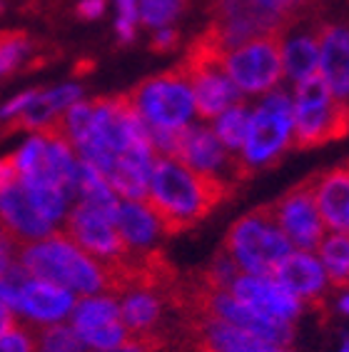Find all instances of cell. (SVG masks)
I'll return each instance as SVG.
<instances>
[{
	"label": "cell",
	"mask_w": 349,
	"mask_h": 352,
	"mask_svg": "<svg viewBox=\"0 0 349 352\" xmlns=\"http://www.w3.org/2000/svg\"><path fill=\"white\" fill-rule=\"evenodd\" d=\"M235 185L205 175L172 157H157L142 205L155 215L162 232L177 235L202 223L217 205L232 195Z\"/></svg>",
	"instance_id": "1"
},
{
	"label": "cell",
	"mask_w": 349,
	"mask_h": 352,
	"mask_svg": "<svg viewBox=\"0 0 349 352\" xmlns=\"http://www.w3.org/2000/svg\"><path fill=\"white\" fill-rule=\"evenodd\" d=\"M21 265L35 280H47L80 295H110L105 265L93 260L63 232H50L43 240L21 245Z\"/></svg>",
	"instance_id": "2"
},
{
	"label": "cell",
	"mask_w": 349,
	"mask_h": 352,
	"mask_svg": "<svg viewBox=\"0 0 349 352\" xmlns=\"http://www.w3.org/2000/svg\"><path fill=\"white\" fill-rule=\"evenodd\" d=\"M349 135V102L337 100L324 78L312 73L297 82L292 100V145L300 150Z\"/></svg>",
	"instance_id": "3"
},
{
	"label": "cell",
	"mask_w": 349,
	"mask_h": 352,
	"mask_svg": "<svg viewBox=\"0 0 349 352\" xmlns=\"http://www.w3.org/2000/svg\"><path fill=\"white\" fill-rule=\"evenodd\" d=\"M222 250L242 275H272L275 265L287 255L289 240L282 235L269 205L247 212L229 228Z\"/></svg>",
	"instance_id": "4"
},
{
	"label": "cell",
	"mask_w": 349,
	"mask_h": 352,
	"mask_svg": "<svg viewBox=\"0 0 349 352\" xmlns=\"http://www.w3.org/2000/svg\"><path fill=\"white\" fill-rule=\"evenodd\" d=\"M292 145V100L284 93L269 95L249 116V130L242 145L240 165L245 175L275 163Z\"/></svg>",
	"instance_id": "5"
},
{
	"label": "cell",
	"mask_w": 349,
	"mask_h": 352,
	"mask_svg": "<svg viewBox=\"0 0 349 352\" xmlns=\"http://www.w3.org/2000/svg\"><path fill=\"white\" fill-rule=\"evenodd\" d=\"M222 68L237 90L267 93L284 73V33L260 35L229 47L222 58Z\"/></svg>",
	"instance_id": "6"
},
{
	"label": "cell",
	"mask_w": 349,
	"mask_h": 352,
	"mask_svg": "<svg viewBox=\"0 0 349 352\" xmlns=\"http://www.w3.org/2000/svg\"><path fill=\"white\" fill-rule=\"evenodd\" d=\"M128 98L142 122L155 128H185L195 113L192 90L180 68L142 80Z\"/></svg>",
	"instance_id": "7"
},
{
	"label": "cell",
	"mask_w": 349,
	"mask_h": 352,
	"mask_svg": "<svg viewBox=\"0 0 349 352\" xmlns=\"http://www.w3.org/2000/svg\"><path fill=\"white\" fill-rule=\"evenodd\" d=\"M65 235L82 252H87L90 258L105 267L125 263L130 255L128 245L115 225V212L102 210L98 205L82 203V200L67 215Z\"/></svg>",
	"instance_id": "8"
},
{
	"label": "cell",
	"mask_w": 349,
	"mask_h": 352,
	"mask_svg": "<svg viewBox=\"0 0 349 352\" xmlns=\"http://www.w3.org/2000/svg\"><path fill=\"white\" fill-rule=\"evenodd\" d=\"M287 23L257 0H210V25L225 50L269 33H284Z\"/></svg>",
	"instance_id": "9"
},
{
	"label": "cell",
	"mask_w": 349,
	"mask_h": 352,
	"mask_svg": "<svg viewBox=\"0 0 349 352\" xmlns=\"http://www.w3.org/2000/svg\"><path fill=\"white\" fill-rule=\"evenodd\" d=\"M269 210L275 215V223L280 225L282 235L289 240V245H295L304 252L319 248L324 237V223L317 210L309 177L287 190L277 203H269Z\"/></svg>",
	"instance_id": "10"
},
{
	"label": "cell",
	"mask_w": 349,
	"mask_h": 352,
	"mask_svg": "<svg viewBox=\"0 0 349 352\" xmlns=\"http://www.w3.org/2000/svg\"><path fill=\"white\" fill-rule=\"evenodd\" d=\"M172 160H180L182 165L205 173V175H215L225 183L235 185V180H245V170L240 165V157H229V150L217 140V135L207 128H185L180 130L177 145H174Z\"/></svg>",
	"instance_id": "11"
},
{
	"label": "cell",
	"mask_w": 349,
	"mask_h": 352,
	"mask_svg": "<svg viewBox=\"0 0 349 352\" xmlns=\"http://www.w3.org/2000/svg\"><path fill=\"white\" fill-rule=\"evenodd\" d=\"M73 330L82 345L98 352L120 350L128 340V330L120 320V307L110 295L85 298L73 310Z\"/></svg>",
	"instance_id": "12"
},
{
	"label": "cell",
	"mask_w": 349,
	"mask_h": 352,
	"mask_svg": "<svg viewBox=\"0 0 349 352\" xmlns=\"http://www.w3.org/2000/svg\"><path fill=\"white\" fill-rule=\"evenodd\" d=\"M0 225L18 243H35L53 232V223L38 210L21 177L0 188Z\"/></svg>",
	"instance_id": "13"
},
{
	"label": "cell",
	"mask_w": 349,
	"mask_h": 352,
	"mask_svg": "<svg viewBox=\"0 0 349 352\" xmlns=\"http://www.w3.org/2000/svg\"><path fill=\"white\" fill-rule=\"evenodd\" d=\"M229 292L245 305L272 320L292 322V318H297V312H300V300L267 275H240L232 283Z\"/></svg>",
	"instance_id": "14"
},
{
	"label": "cell",
	"mask_w": 349,
	"mask_h": 352,
	"mask_svg": "<svg viewBox=\"0 0 349 352\" xmlns=\"http://www.w3.org/2000/svg\"><path fill=\"white\" fill-rule=\"evenodd\" d=\"M309 183L324 228L332 232H349V163L309 175Z\"/></svg>",
	"instance_id": "15"
},
{
	"label": "cell",
	"mask_w": 349,
	"mask_h": 352,
	"mask_svg": "<svg viewBox=\"0 0 349 352\" xmlns=\"http://www.w3.org/2000/svg\"><path fill=\"white\" fill-rule=\"evenodd\" d=\"M319 75L337 100L349 102V30L339 25H322L317 33Z\"/></svg>",
	"instance_id": "16"
},
{
	"label": "cell",
	"mask_w": 349,
	"mask_h": 352,
	"mask_svg": "<svg viewBox=\"0 0 349 352\" xmlns=\"http://www.w3.org/2000/svg\"><path fill=\"white\" fill-rule=\"evenodd\" d=\"M269 278L277 280L297 300H312V302L322 300L324 285H327V275H324L322 263L304 250L287 252L275 265V270H272Z\"/></svg>",
	"instance_id": "17"
},
{
	"label": "cell",
	"mask_w": 349,
	"mask_h": 352,
	"mask_svg": "<svg viewBox=\"0 0 349 352\" xmlns=\"http://www.w3.org/2000/svg\"><path fill=\"white\" fill-rule=\"evenodd\" d=\"M120 320L128 335H153L162 330V310L168 298L153 287H128L120 295ZM170 307V305H168Z\"/></svg>",
	"instance_id": "18"
},
{
	"label": "cell",
	"mask_w": 349,
	"mask_h": 352,
	"mask_svg": "<svg viewBox=\"0 0 349 352\" xmlns=\"http://www.w3.org/2000/svg\"><path fill=\"white\" fill-rule=\"evenodd\" d=\"M82 95V90L78 85H63L55 90H38V95L33 98V102L27 105L23 113L13 118V120L3 122V133H15V130H41L43 125H47L50 120L65 113L73 102H78V98Z\"/></svg>",
	"instance_id": "19"
},
{
	"label": "cell",
	"mask_w": 349,
	"mask_h": 352,
	"mask_svg": "<svg viewBox=\"0 0 349 352\" xmlns=\"http://www.w3.org/2000/svg\"><path fill=\"white\" fill-rule=\"evenodd\" d=\"M73 307L75 298L70 290L47 283V280H27L18 312H25L27 318L38 320V322H58Z\"/></svg>",
	"instance_id": "20"
},
{
	"label": "cell",
	"mask_w": 349,
	"mask_h": 352,
	"mask_svg": "<svg viewBox=\"0 0 349 352\" xmlns=\"http://www.w3.org/2000/svg\"><path fill=\"white\" fill-rule=\"evenodd\" d=\"M115 225H117V230H120L130 252L153 250L157 232H160V225H157L153 212L142 203H135V200H120L117 203Z\"/></svg>",
	"instance_id": "21"
},
{
	"label": "cell",
	"mask_w": 349,
	"mask_h": 352,
	"mask_svg": "<svg viewBox=\"0 0 349 352\" xmlns=\"http://www.w3.org/2000/svg\"><path fill=\"white\" fill-rule=\"evenodd\" d=\"M319 263L335 287H349V232H332L319 243Z\"/></svg>",
	"instance_id": "22"
},
{
	"label": "cell",
	"mask_w": 349,
	"mask_h": 352,
	"mask_svg": "<svg viewBox=\"0 0 349 352\" xmlns=\"http://www.w3.org/2000/svg\"><path fill=\"white\" fill-rule=\"evenodd\" d=\"M319 65V47H317V35H302L284 45V73L292 80H304L312 73H317Z\"/></svg>",
	"instance_id": "23"
},
{
	"label": "cell",
	"mask_w": 349,
	"mask_h": 352,
	"mask_svg": "<svg viewBox=\"0 0 349 352\" xmlns=\"http://www.w3.org/2000/svg\"><path fill=\"white\" fill-rule=\"evenodd\" d=\"M247 130H249V113L247 108H242V105H232L227 108L225 113L215 118V133L217 140L229 150V153H235V150H242L245 145V138H247Z\"/></svg>",
	"instance_id": "24"
},
{
	"label": "cell",
	"mask_w": 349,
	"mask_h": 352,
	"mask_svg": "<svg viewBox=\"0 0 349 352\" xmlns=\"http://www.w3.org/2000/svg\"><path fill=\"white\" fill-rule=\"evenodd\" d=\"M30 53V38L23 30L0 33V78L15 70Z\"/></svg>",
	"instance_id": "25"
},
{
	"label": "cell",
	"mask_w": 349,
	"mask_h": 352,
	"mask_svg": "<svg viewBox=\"0 0 349 352\" xmlns=\"http://www.w3.org/2000/svg\"><path fill=\"white\" fill-rule=\"evenodd\" d=\"M188 0H137V15L148 28H165L182 13Z\"/></svg>",
	"instance_id": "26"
},
{
	"label": "cell",
	"mask_w": 349,
	"mask_h": 352,
	"mask_svg": "<svg viewBox=\"0 0 349 352\" xmlns=\"http://www.w3.org/2000/svg\"><path fill=\"white\" fill-rule=\"evenodd\" d=\"M257 3L262 8H267L269 13L280 15L287 25H292V23L302 21V18L315 15L322 8L324 0H257Z\"/></svg>",
	"instance_id": "27"
},
{
	"label": "cell",
	"mask_w": 349,
	"mask_h": 352,
	"mask_svg": "<svg viewBox=\"0 0 349 352\" xmlns=\"http://www.w3.org/2000/svg\"><path fill=\"white\" fill-rule=\"evenodd\" d=\"M30 272L23 265H10L5 272H0V302H5L10 310H21L23 290L27 285Z\"/></svg>",
	"instance_id": "28"
},
{
	"label": "cell",
	"mask_w": 349,
	"mask_h": 352,
	"mask_svg": "<svg viewBox=\"0 0 349 352\" xmlns=\"http://www.w3.org/2000/svg\"><path fill=\"white\" fill-rule=\"evenodd\" d=\"M41 345H43V352H75V350H80L82 342H80V338L75 335L73 327L55 325V327L43 330Z\"/></svg>",
	"instance_id": "29"
},
{
	"label": "cell",
	"mask_w": 349,
	"mask_h": 352,
	"mask_svg": "<svg viewBox=\"0 0 349 352\" xmlns=\"http://www.w3.org/2000/svg\"><path fill=\"white\" fill-rule=\"evenodd\" d=\"M35 347L38 342H35L33 332L25 327H10L0 335V352H35Z\"/></svg>",
	"instance_id": "30"
},
{
	"label": "cell",
	"mask_w": 349,
	"mask_h": 352,
	"mask_svg": "<svg viewBox=\"0 0 349 352\" xmlns=\"http://www.w3.org/2000/svg\"><path fill=\"white\" fill-rule=\"evenodd\" d=\"M120 18H117V35L122 43H130L135 35V21H137V0H115Z\"/></svg>",
	"instance_id": "31"
},
{
	"label": "cell",
	"mask_w": 349,
	"mask_h": 352,
	"mask_svg": "<svg viewBox=\"0 0 349 352\" xmlns=\"http://www.w3.org/2000/svg\"><path fill=\"white\" fill-rule=\"evenodd\" d=\"M15 252H21V243L0 225V272H5L13 265Z\"/></svg>",
	"instance_id": "32"
},
{
	"label": "cell",
	"mask_w": 349,
	"mask_h": 352,
	"mask_svg": "<svg viewBox=\"0 0 349 352\" xmlns=\"http://www.w3.org/2000/svg\"><path fill=\"white\" fill-rule=\"evenodd\" d=\"M174 45H177V33H174V30H168V28H162L153 41V50H157V53H168V50H172Z\"/></svg>",
	"instance_id": "33"
},
{
	"label": "cell",
	"mask_w": 349,
	"mask_h": 352,
	"mask_svg": "<svg viewBox=\"0 0 349 352\" xmlns=\"http://www.w3.org/2000/svg\"><path fill=\"white\" fill-rule=\"evenodd\" d=\"M102 10H105V0H82L80 6H78V13H80V18H87V21L100 18Z\"/></svg>",
	"instance_id": "34"
},
{
	"label": "cell",
	"mask_w": 349,
	"mask_h": 352,
	"mask_svg": "<svg viewBox=\"0 0 349 352\" xmlns=\"http://www.w3.org/2000/svg\"><path fill=\"white\" fill-rule=\"evenodd\" d=\"M10 327H15L13 310H10L5 302H0V335H3V332H8Z\"/></svg>",
	"instance_id": "35"
},
{
	"label": "cell",
	"mask_w": 349,
	"mask_h": 352,
	"mask_svg": "<svg viewBox=\"0 0 349 352\" xmlns=\"http://www.w3.org/2000/svg\"><path fill=\"white\" fill-rule=\"evenodd\" d=\"M339 310L347 312V315H349V292L344 295V298H339Z\"/></svg>",
	"instance_id": "36"
},
{
	"label": "cell",
	"mask_w": 349,
	"mask_h": 352,
	"mask_svg": "<svg viewBox=\"0 0 349 352\" xmlns=\"http://www.w3.org/2000/svg\"><path fill=\"white\" fill-rule=\"evenodd\" d=\"M264 352H287V350H284V347H267Z\"/></svg>",
	"instance_id": "37"
},
{
	"label": "cell",
	"mask_w": 349,
	"mask_h": 352,
	"mask_svg": "<svg viewBox=\"0 0 349 352\" xmlns=\"http://www.w3.org/2000/svg\"><path fill=\"white\" fill-rule=\"evenodd\" d=\"M342 352H349V338L344 340V345H342Z\"/></svg>",
	"instance_id": "38"
},
{
	"label": "cell",
	"mask_w": 349,
	"mask_h": 352,
	"mask_svg": "<svg viewBox=\"0 0 349 352\" xmlns=\"http://www.w3.org/2000/svg\"><path fill=\"white\" fill-rule=\"evenodd\" d=\"M75 352H78V350H75Z\"/></svg>",
	"instance_id": "39"
}]
</instances>
